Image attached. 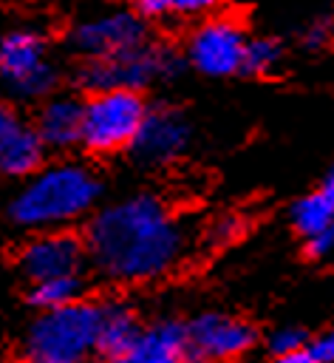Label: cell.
Here are the masks:
<instances>
[{"label":"cell","instance_id":"16","mask_svg":"<svg viewBox=\"0 0 334 363\" xmlns=\"http://www.w3.org/2000/svg\"><path fill=\"white\" fill-rule=\"evenodd\" d=\"M85 292V284L79 275H54V278H42V281H31V303L42 312V309H59L68 306L74 301H79Z\"/></svg>","mask_w":334,"mask_h":363},{"label":"cell","instance_id":"10","mask_svg":"<svg viewBox=\"0 0 334 363\" xmlns=\"http://www.w3.org/2000/svg\"><path fill=\"white\" fill-rule=\"evenodd\" d=\"M85 264V244L65 230H40L20 250V269L28 281L54 275H79Z\"/></svg>","mask_w":334,"mask_h":363},{"label":"cell","instance_id":"25","mask_svg":"<svg viewBox=\"0 0 334 363\" xmlns=\"http://www.w3.org/2000/svg\"><path fill=\"white\" fill-rule=\"evenodd\" d=\"M317 193H320V196L334 207V167L328 170V176L323 179V184H320V190H317Z\"/></svg>","mask_w":334,"mask_h":363},{"label":"cell","instance_id":"17","mask_svg":"<svg viewBox=\"0 0 334 363\" xmlns=\"http://www.w3.org/2000/svg\"><path fill=\"white\" fill-rule=\"evenodd\" d=\"M133 3H136V14L144 20L204 17L218 6V0H133Z\"/></svg>","mask_w":334,"mask_h":363},{"label":"cell","instance_id":"2","mask_svg":"<svg viewBox=\"0 0 334 363\" xmlns=\"http://www.w3.org/2000/svg\"><path fill=\"white\" fill-rule=\"evenodd\" d=\"M11 199V218L31 230H59L93 210L99 199V179L91 167L76 162H57L37 167Z\"/></svg>","mask_w":334,"mask_h":363},{"label":"cell","instance_id":"19","mask_svg":"<svg viewBox=\"0 0 334 363\" xmlns=\"http://www.w3.org/2000/svg\"><path fill=\"white\" fill-rule=\"evenodd\" d=\"M277 60H280V48L272 40H246L241 71H246V74H266V71H272L277 65Z\"/></svg>","mask_w":334,"mask_h":363},{"label":"cell","instance_id":"18","mask_svg":"<svg viewBox=\"0 0 334 363\" xmlns=\"http://www.w3.org/2000/svg\"><path fill=\"white\" fill-rule=\"evenodd\" d=\"M334 224V207L320 196V193H311V196H303L292 204V227L306 238L311 233H320L326 227Z\"/></svg>","mask_w":334,"mask_h":363},{"label":"cell","instance_id":"22","mask_svg":"<svg viewBox=\"0 0 334 363\" xmlns=\"http://www.w3.org/2000/svg\"><path fill=\"white\" fill-rule=\"evenodd\" d=\"M309 349L320 363H334V332H323L317 340H311Z\"/></svg>","mask_w":334,"mask_h":363},{"label":"cell","instance_id":"14","mask_svg":"<svg viewBox=\"0 0 334 363\" xmlns=\"http://www.w3.org/2000/svg\"><path fill=\"white\" fill-rule=\"evenodd\" d=\"M45 147H71L82 136V102L74 96H51L34 122Z\"/></svg>","mask_w":334,"mask_h":363},{"label":"cell","instance_id":"27","mask_svg":"<svg viewBox=\"0 0 334 363\" xmlns=\"http://www.w3.org/2000/svg\"><path fill=\"white\" fill-rule=\"evenodd\" d=\"M79 363H88V360H79Z\"/></svg>","mask_w":334,"mask_h":363},{"label":"cell","instance_id":"6","mask_svg":"<svg viewBox=\"0 0 334 363\" xmlns=\"http://www.w3.org/2000/svg\"><path fill=\"white\" fill-rule=\"evenodd\" d=\"M175 71H178L175 54L144 43L139 48H130V51H122L113 57L88 60L79 74V82L88 91H110V88L144 91L156 79H164Z\"/></svg>","mask_w":334,"mask_h":363},{"label":"cell","instance_id":"8","mask_svg":"<svg viewBox=\"0 0 334 363\" xmlns=\"http://www.w3.org/2000/svg\"><path fill=\"white\" fill-rule=\"evenodd\" d=\"M144 43H147L144 17H139L136 11H125V9L88 17V20L76 23L71 31V45L88 60L113 57V54L139 48Z\"/></svg>","mask_w":334,"mask_h":363},{"label":"cell","instance_id":"26","mask_svg":"<svg viewBox=\"0 0 334 363\" xmlns=\"http://www.w3.org/2000/svg\"><path fill=\"white\" fill-rule=\"evenodd\" d=\"M306 37H309V43H311V45H317V43L326 37V28H320V26H317V28H311Z\"/></svg>","mask_w":334,"mask_h":363},{"label":"cell","instance_id":"12","mask_svg":"<svg viewBox=\"0 0 334 363\" xmlns=\"http://www.w3.org/2000/svg\"><path fill=\"white\" fill-rule=\"evenodd\" d=\"M105 363H190L184 323H150L139 329V335L127 346H122L113 354H105Z\"/></svg>","mask_w":334,"mask_h":363},{"label":"cell","instance_id":"13","mask_svg":"<svg viewBox=\"0 0 334 363\" xmlns=\"http://www.w3.org/2000/svg\"><path fill=\"white\" fill-rule=\"evenodd\" d=\"M45 156V145L34 125L17 113L0 108V173L3 176H31Z\"/></svg>","mask_w":334,"mask_h":363},{"label":"cell","instance_id":"5","mask_svg":"<svg viewBox=\"0 0 334 363\" xmlns=\"http://www.w3.org/2000/svg\"><path fill=\"white\" fill-rule=\"evenodd\" d=\"M0 79L20 99H40L54 91L57 68L40 31L11 28L0 37Z\"/></svg>","mask_w":334,"mask_h":363},{"label":"cell","instance_id":"4","mask_svg":"<svg viewBox=\"0 0 334 363\" xmlns=\"http://www.w3.org/2000/svg\"><path fill=\"white\" fill-rule=\"evenodd\" d=\"M147 105L139 91H93L82 102V136L79 142L91 153H116L133 145Z\"/></svg>","mask_w":334,"mask_h":363},{"label":"cell","instance_id":"24","mask_svg":"<svg viewBox=\"0 0 334 363\" xmlns=\"http://www.w3.org/2000/svg\"><path fill=\"white\" fill-rule=\"evenodd\" d=\"M238 233V224L232 221V218H226V221H218L212 230H209V238H218V241H226V238H232Z\"/></svg>","mask_w":334,"mask_h":363},{"label":"cell","instance_id":"3","mask_svg":"<svg viewBox=\"0 0 334 363\" xmlns=\"http://www.w3.org/2000/svg\"><path fill=\"white\" fill-rule=\"evenodd\" d=\"M102 303L74 301L59 309H42L28 326L25 357L28 363H79L99 352Z\"/></svg>","mask_w":334,"mask_h":363},{"label":"cell","instance_id":"7","mask_svg":"<svg viewBox=\"0 0 334 363\" xmlns=\"http://www.w3.org/2000/svg\"><path fill=\"white\" fill-rule=\"evenodd\" d=\"M187 357L192 363H226L246 354L255 343V329L235 315L204 312L184 326Z\"/></svg>","mask_w":334,"mask_h":363},{"label":"cell","instance_id":"9","mask_svg":"<svg viewBox=\"0 0 334 363\" xmlns=\"http://www.w3.org/2000/svg\"><path fill=\"white\" fill-rule=\"evenodd\" d=\"M243 28L229 17H209L190 34L187 57L192 68L207 77H229L241 71L243 48H246Z\"/></svg>","mask_w":334,"mask_h":363},{"label":"cell","instance_id":"1","mask_svg":"<svg viewBox=\"0 0 334 363\" xmlns=\"http://www.w3.org/2000/svg\"><path fill=\"white\" fill-rule=\"evenodd\" d=\"M85 258L116 284H142L167 275L187 252V230L175 210L139 193L102 207L85 233Z\"/></svg>","mask_w":334,"mask_h":363},{"label":"cell","instance_id":"21","mask_svg":"<svg viewBox=\"0 0 334 363\" xmlns=\"http://www.w3.org/2000/svg\"><path fill=\"white\" fill-rule=\"evenodd\" d=\"M306 252L314 255V258H328L334 255V224L320 230V233H311L306 235Z\"/></svg>","mask_w":334,"mask_h":363},{"label":"cell","instance_id":"20","mask_svg":"<svg viewBox=\"0 0 334 363\" xmlns=\"http://www.w3.org/2000/svg\"><path fill=\"white\" fill-rule=\"evenodd\" d=\"M303 346H306V332L294 329V326H283L269 337L272 354H286V352H294V349H303Z\"/></svg>","mask_w":334,"mask_h":363},{"label":"cell","instance_id":"23","mask_svg":"<svg viewBox=\"0 0 334 363\" xmlns=\"http://www.w3.org/2000/svg\"><path fill=\"white\" fill-rule=\"evenodd\" d=\"M275 363H320L309 346L303 349H294V352H286V354H275Z\"/></svg>","mask_w":334,"mask_h":363},{"label":"cell","instance_id":"15","mask_svg":"<svg viewBox=\"0 0 334 363\" xmlns=\"http://www.w3.org/2000/svg\"><path fill=\"white\" fill-rule=\"evenodd\" d=\"M139 320L133 315V309H127L125 303H102V326H99V352L102 354H113L122 346H127L136 335H139Z\"/></svg>","mask_w":334,"mask_h":363},{"label":"cell","instance_id":"11","mask_svg":"<svg viewBox=\"0 0 334 363\" xmlns=\"http://www.w3.org/2000/svg\"><path fill=\"white\" fill-rule=\"evenodd\" d=\"M190 145V125L178 111L156 108L144 113L142 128L133 139V153L147 164H164L178 159Z\"/></svg>","mask_w":334,"mask_h":363}]
</instances>
